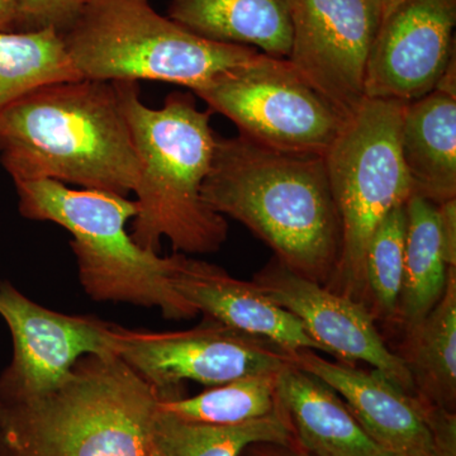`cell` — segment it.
<instances>
[{
    "label": "cell",
    "mask_w": 456,
    "mask_h": 456,
    "mask_svg": "<svg viewBox=\"0 0 456 456\" xmlns=\"http://www.w3.org/2000/svg\"><path fill=\"white\" fill-rule=\"evenodd\" d=\"M202 198L248 228L294 274L323 287L331 281L342 230L323 156L217 136Z\"/></svg>",
    "instance_id": "6da1fadb"
},
{
    "label": "cell",
    "mask_w": 456,
    "mask_h": 456,
    "mask_svg": "<svg viewBox=\"0 0 456 456\" xmlns=\"http://www.w3.org/2000/svg\"><path fill=\"white\" fill-rule=\"evenodd\" d=\"M0 163L14 183L55 180L127 197L139 159L118 82L41 86L0 112Z\"/></svg>",
    "instance_id": "7a4b0ae2"
},
{
    "label": "cell",
    "mask_w": 456,
    "mask_h": 456,
    "mask_svg": "<svg viewBox=\"0 0 456 456\" xmlns=\"http://www.w3.org/2000/svg\"><path fill=\"white\" fill-rule=\"evenodd\" d=\"M118 83L139 159L132 239L156 254L163 239L178 254L217 253L228 224L202 198L217 143L211 110L179 92L167 95L163 107L150 108L141 101L139 83Z\"/></svg>",
    "instance_id": "3957f363"
},
{
    "label": "cell",
    "mask_w": 456,
    "mask_h": 456,
    "mask_svg": "<svg viewBox=\"0 0 456 456\" xmlns=\"http://www.w3.org/2000/svg\"><path fill=\"white\" fill-rule=\"evenodd\" d=\"M160 395L118 355H86L57 388L0 401L18 456H147Z\"/></svg>",
    "instance_id": "277c9868"
},
{
    "label": "cell",
    "mask_w": 456,
    "mask_h": 456,
    "mask_svg": "<svg viewBox=\"0 0 456 456\" xmlns=\"http://www.w3.org/2000/svg\"><path fill=\"white\" fill-rule=\"evenodd\" d=\"M20 212L70 232L80 283L90 298L159 308L167 320H191L198 312L173 285L179 254L161 256L140 248L127 231L134 200L107 191L73 189L55 180L14 183Z\"/></svg>",
    "instance_id": "5b68a950"
},
{
    "label": "cell",
    "mask_w": 456,
    "mask_h": 456,
    "mask_svg": "<svg viewBox=\"0 0 456 456\" xmlns=\"http://www.w3.org/2000/svg\"><path fill=\"white\" fill-rule=\"evenodd\" d=\"M61 37L82 79L151 80L193 92L260 53L200 37L147 0H89Z\"/></svg>",
    "instance_id": "8992f818"
},
{
    "label": "cell",
    "mask_w": 456,
    "mask_h": 456,
    "mask_svg": "<svg viewBox=\"0 0 456 456\" xmlns=\"http://www.w3.org/2000/svg\"><path fill=\"white\" fill-rule=\"evenodd\" d=\"M406 104L365 98L323 156L342 230L340 260L325 288L364 307L369 241L387 215L413 196L399 146Z\"/></svg>",
    "instance_id": "52a82bcc"
},
{
    "label": "cell",
    "mask_w": 456,
    "mask_h": 456,
    "mask_svg": "<svg viewBox=\"0 0 456 456\" xmlns=\"http://www.w3.org/2000/svg\"><path fill=\"white\" fill-rule=\"evenodd\" d=\"M194 93L241 136L289 154L325 156L346 121L288 59L263 53Z\"/></svg>",
    "instance_id": "ba28073f"
},
{
    "label": "cell",
    "mask_w": 456,
    "mask_h": 456,
    "mask_svg": "<svg viewBox=\"0 0 456 456\" xmlns=\"http://www.w3.org/2000/svg\"><path fill=\"white\" fill-rule=\"evenodd\" d=\"M116 347L117 355L163 399L183 397L187 380L212 388L248 375L278 373L289 362V354L273 342L209 317L184 331L116 325Z\"/></svg>",
    "instance_id": "9c48e42d"
},
{
    "label": "cell",
    "mask_w": 456,
    "mask_h": 456,
    "mask_svg": "<svg viewBox=\"0 0 456 456\" xmlns=\"http://www.w3.org/2000/svg\"><path fill=\"white\" fill-rule=\"evenodd\" d=\"M0 317L13 341V356L0 374V401H26L53 391L84 356L117 355L116 325L51 311L5 281H0Z\"/></svg>",
    "instance_id": "30bf717a"
},
{
    "label": "cell",
    "mask_w": 456,
    "mask_h": 456,
    "mask_svg": "<svg viewBox=\"0 0 456 456\" xmlns=\"http://www.w3.org/2000/svg\"><path fill=\"white\" fill-rule=\"evenodd\" d=\"M382 20L380 0H293L288 61L345 118L367 98L369 56Z\"/></svg>",
    "instance_id": "8fae6325"
},
{
    "label": "cell",
    "mask_w": 456,
    "mask_h": 456,
    "mask_svg": "<svg viewBox=\"0 0 456 456\" xmlns=\"http://www.w3.org/2000/svg\"><path fill=\"white\" fill-rule=\"evenodd\" d=\"M289 362L320 378L344 399L369 436L397 456H456V416L399 388L380 371L298 350Z\"/></svg>",
    "instance_id": "7c38bea8"
},
{
    "label": "cell",
    "mask_w": 456,
    "mask_h": 456,
    "mask_svg": "<svg viewBox=\"0 0 456 456\" xmlns=\"http://www.w3.org/2000/svg\"><path fill=\"white\" fill-rule=\"evenodd\" d=\"M456 0H402L383 18L369 56L365 97L428 94L455 57Z\"/></svg>",
    "instance_id": "4fadbf2b"
},
{
    "label": "cell",
    "mask_w": 456,
    "mask_h": 456,
    "mask_svg": "<svg viewBox=\"0 0 456 456\" xmlns=\"http://www.w3.org/2000/svg\"><path fill=\"white\" fill-rule=\"evenodd\" d=\"M253 283L269 299L298 318L326 354L345 364L365 362L399 388L416 395L406 365L384 341L364 305L294 274L275 257L254 275Z\"/></svg>",
    "instance_id": "5bb4252c"
},
{
    "label": "cell",
    "mask_w": 456,
    "mask_h": 456,
    "mask_svg": "<svg viewBox=\"0 0 456 456\" xmlns=\"http://www.w3.org/2000/svg\"><path fill=\"white\" fill-rule=\"evenodd\" d=\"M173 285L204 317L265 338L288 354L325 353L298 318L269 299L253 281L231 277L220 266L179 254Z\"/></svg>",
    "instance_id": "9a60e30c"
},
{
    "label": "cell",
    "mask_w": 456,
    "mask_h": 456,
    "mask_svg": "<svg viewBox=\"0 0 456 456\" xmlns=\"http://www.w3.org/2000/svg\"><path fill=\"white\" fill-rule=\"evenodd\" d=\"M278 402L312 456H397L369 436L334 388L290 362L279 373Z\"/></svg>",
    "instance_id": "2e32d148"
},
{
    "label": "cell",
    "mask_w": 456,
    "mask_h": 456,
    "mask_svg": "<svg viewBox=\"0 0 456 456\" xmlns=\"http://www.w3.org/2000/svg\"><path fill=\"white\" fill-rule=\"evenodd\" d=\"M399 146L415 196L456 200V93L435 88L407 103Z\"/></svg>",
    "instance_id": "e0dca14e"
},
{
    "label": "cell",
    "mask_w": 456,
    "mask_h": 456,
    "mask_svg": "<svg viewBox=\"0 0 456 456\" xmlns=\"http://www.w3.org/2000/svg\"><path fill=\"white\" fill-rule=\"evenodd\" d=\"M293 0H170L173 20L200 37L288 59Z\"/></svg>",
    "instance_id": "ac0fdd59"
},
{
    "label": "cell",
    "mask_w": 456,
    "mask_h": 456,
    "mask_svg": "<svg viewBox=\"0 0 456 456\" xmlns=\"http://www.w3.org/2000/svg\"><path fill=\"white\" fill-rule=\"evenodd\" d=\"M395 355L406 365L416 395L435 406L456 407V266H449L443 297L422 320L399 330Z\"/></svg>",
    "instance_id": "d6986e66"
},
{
    "label": "cell",
    "mask_w": 456,
    "mask_h": 456,
    "mask_svg": "<svg viewBox=\"0 0 456 456\" xmlns=\"http://www.w3.org/2000/svg\"><path fill=\"white\" fill-rule=\"evenodd\" d=\"M292 439V428L279 402L270 415L239 425L188 421L158 407L147 456H241L251 444Z\"/></svg>",
    "instance_id": "ffe728a7"
},
{
    "label": "cell",
    "mask_w": 456,
    "mask_h": 456,
    "mask_svg": "<svg viewBox=\"0 0 456 456\" xmlns=\"http://www.w3.org/2000/svg\"><path fill=\"white\" fill-rule=\"evenodd\" d=\"M404 274L399 297V330L422 320L443 297L449 265L441 237L436 204L415 196L406 202Z\"/></svg>",
    "instance_id": "44dd1931"
},
{
    "label": "cell",
    "mask_w": 456,
    "mask_h": 456,
    "mask_svg": "<svg viewBox=\"0 0 456 456\" xmlns=\"http://www.w3.org/2000/svg\"><path fill=\"white\" fill-rule=\"evenodd\" d=\"M82 79L53 27L0 31V112L33 90Z\"/></svg>",
    "instance_id": "7402d4cb"
},
{
    "label": "cell",
    "mask_w": 456,
    "mask_h": 456,
    "mask_svg": "<svg viewBox=\"0 0 456 456\" xmlns=\"http://www.w3.org/2000/svg\"><path fill=\"white\" fill-rule=\"evenodd\" d=\"M279 373L239 378L212 387L194 397L160 399L159 407L188 421L245 424L277 410Z\"/></svg>",
    "instance_id": "603a6c76"
},
{
    "label": "cell",
    "mask_w": 456,
    "mask_h": 456,
    "mask_svg": "<svg viewBox=\"0 0 456 456\" xmlns=\"http://www.w3.org/2000/svg\"><path fill=\"white\" fill-rule=\"evenodd\" d=\"M406 204L387 215L369 241L364 259L365 308L375 322H397L404 274Z\"/></svg>",
    "instance_id": "cb8c5ba5"
},
{
    "label": "cell",
    "mask_w": 456,
    "mask_h": 456,
    "mask_svg": "<svg viewBox=\"0 0 456 456\" xmlns=\"http://www.w3.org/2000/svg\"><path fill=\"white\" fill-rule=\"evenodd\" d=\"M89 0H20L18 22H25L33 29L53 27L66 28L80 13Z\"/></svg>",
    "instance_id": "d4e9b609"
},
{
    "label": "cell",
    "mask_w": 456,
    "mask_h": 456,
    "mask_svg": "<svg viewBox=\"0 0 456 456\" xmlns=\"http://www.w3.org/2000/svg\"><path fill=\"white\" fill-rule=\"evenodd\" d=\"M437 209L446 261L449 266H456V200L440 204Z\"/></svg>",
    "instance_id": "484cf974"
},
{
    "label": "cell",
    "mask_w": 456,
    "mask_h": 456,
    "mask_svg": "<svg viewBox=\"0 0 456 456\" xmlns=\"http://www.w3.org/2000/svg\"><path fill=\"white\" fill-rule=\"evenodd\" d=\"M241 456H312L297 443L296 439L287 443H255L242 452Z\"/></svg>",
    "instance_id": "4316f807"
},
{
    "label": "cell",
    "mask_w": 456,
    "mask_h": 456,
    "mask_svg": "<svg viewBox=\"0 0 456 456\" xmlns=\"http://www.w3.org/2000/svg\"><path fill=\"white\" fill-rule=\"evenodd\" d=\"M20 17V0H0V31H8Z\"/></svg>",
    "instance_id": "83f0119b"
},
{
    "label": "cell",
    "mask_w": 456,
    "mask_h": 456,
    "mask_svg": "<svg viewBox=\"0 0 456 456\" xmlns=\"http://www.w3.org/2000/svg\"><path fill=\"white\" fill-rule=\"evenodd\" d=\"M0 456H18L2 434H0Z\"/></svg>",
    "instance_id": "f1b7e54d"
},
{
    "label": "cell",
    "mask_w": 456,
    "mask_h": 456,
    "mask_svg": "<svg viewBox=\"0 0 456 456\" xmlns=\"http://www.w3.org/2000/svg\"><path fill=\"white\" fill-rule=\"evenodd\" d=\"M402 0H380V3H382V8H383V18H386L388 16L389 13L397 7L399 3H401Z\"/></svg>",
    "instance_id": "f546056e"
}]
</instances>
